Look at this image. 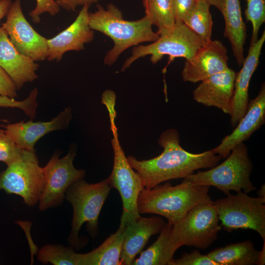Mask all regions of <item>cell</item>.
<instances>
[{
  "label": "cell",
  "mask_w": 265,
  "mask_h": 265,
  "mask_svg": "<svg viewBox=\"0 0 265 265\" xmlns=\"http://www.w3.org/2000/svg\"><path fill=\"white\" fill-rule=\"evenodd\" d=\"M159 144L163 151L154 158L139 160L127 157L132 167L140 176L144 188L150 189L164 182L185 178L198 169L211 168L218 164L219 156L211 150L192 153L180 144V135L175 129L166 130L160 134Z\"/></svg>",
  "instance_id": "cell-1"
},
{
  "label": "cell",
  "mask_w": 265,
  "mask_h": 265,
  "mask_svg": "<svg viewBox=\"0 0 265 265\" xmlns=\"http://www.w3.org/2000/svg\"><path fill=\"white\" fill-rule=\"evenodd\" d=\"M89 26L113 42V48L104 59V64L109 66L127 49L144 42H153L159 38L146 16L135 21L126 20L122 11L113 3L108 4L106 9L98 4L95 12H89Z\"/></svg>",
  "instance_id": "cell-2"
},
{
  "label": "cell",
  "mask_w": 265,
  "mask_h": 265,
  "mask_svg": "<svg viewBox=\"0 0 265 265\" xmlns=\"http://www.w3.org/2000/svg\"><path fill=\"white\" fill-rule=\"evenodd\" d=\"M210 187L183 180L174 186L166 183L143 188L137 199L138 212L162 216L173 225L195 206L213 202L209 194Z\"/></svg>",
  "instance_id": "cell-3"
},
{
  "label": "cell",
  "mask_w": 265,
  "mask_h": 265,
  "mask_svg": "<svg viewBox=\"0 0 265 265\" xmlns=\"http://www.w3.org/2000/svg\"><path fill=\"white\" fill-rule=\"evenodd\" d=\"M227 159L208 170L192 173L184 180L198 185L213 186L226 194L233 190L248 193L255 190L251 180L252 163L243 143L235 146Z\"/></svg>",
  "instance_id": "cell-4"
},
{
  "label": "cell",
  "mask_w": 265,
  "mask_h": 265,
  "mask_svg": "<svg viewBox=\"0 0 265 265\" xmlns=\"http://www.w3.org/2000/svg\"><path fill=\"white\" fill-rule=\"evenodd\" d=\"M157 32L159 38L155 41L132 48L131 55L124 62L121 71H125L135 60L148 55L153 64L157 63L164 55H168L170 60L177 57L189 60L204 45L202 39L184 23L175 24Z\"/></svg>",
  "instance_id": "cell-5"
},
{
  "label": "cell",
  "mask_w": 265,
  "mask_h": 265,
  "mask_svg": "<svg viewBox=\"0 0 265 265\" xmlns=\"http://www.w3.org/2000/svg\"><path fill=\"white\" fill-rule=\"evenodd\" d=\"M111 187L107 179L96 184H88L82 179L73 183L67 189L66 199L73 209L68 238L72 246L79 245L78 234L84 223L92 235L97 233L99 215Z\"/></svg>",
  "instance_id": "cell-6"
},
{
  "label": "cell",
  "mask_w": 265,
  "mask_h": 265,
  "mask_svg": "<svg viewBox=\"0 0 265 265\" xmlns=\"http://www.w3.org/2000/svg\"><path fill=\"white\" fill-rule=\"evenodd\" d=\"M219 222L214 202L197 205L172 225L171 241L177 249L184 245L206 249L217 238Z\"/></svg>",
  "instance_id": "cell-7"
},
{
  "label": "cell",
  "mask_w": 265,
  "mask_h": 265,
  "mask_svg": "<svg viewBox=\"0 0 265 265\" xmlns=\"http://www.w3.org/2000/svg\"><path fill=\"white\" fill-rule=\"evenodd\" d=\"M115 120L110 119L114 158L112 170L107 180L111 187L115 188L120 195L123 208L120 223L126 225L140 216L137 199L144 186L140 176L129 163L121 146Z\"/></svg>",
  "instance_id": "cell-8"
},
{
  "label": "cell",
  "mask_w": 265,
  "mask_h": 265,
  "mask_svg": "<svg viewBox=\"0 0 265 265\" xmlns=\"http://www.w3.org/2000/svg\"><path fill=\"white\" fill-rule=\"evenodd\" d=\"M213 202L225 231L253 230L265 241V198L253 197L241 191Z\"/></svg>",
  "instance_id": "cell-9"
},
{
  "label": "cell",
  "mask_w": 265,
  "mask_h": 265,
  "mask_svg": "<svg viewBox=\"0 0 265 265\" xmlns=\"http://www.w3.org/2000/svg\"><path fill=\"white\" fill-rule=\"evenodd\" d=\"M43 182V169L34 151L24 149L19 158L0 174V189L20 196L30 206L39 201Z\"/></svg>",
  "instance_id": "cell-10"
},
{
  "label": "cell",
  "mask_w": 265,
  "mask_h": 265,
  "mask_svg": "<svg viewBox=\"0 0 265 265\" xmlns=\"http://www.w3.org/2000/svg\"><path fill=\"white\" fill-rule=\"evenodd\" d=\"M76 155L74 148L61 159L58 155L54 154L42 168L43 182L39 199L40 210L44 211L59 204L68 188L73 183L84 177L85 171L77 169L73 165Z\"/></svg>",
  "instance_id": "cell-11"
},
{
  "label": "cell",
  "mask_w": 265,
  "mask_h": 265,
  "mask_svg": "<svg viewBox=\"0 0 265 265\" xmlns=\"http://www.w3.org/2000/svg\"><path fill=\"white\" fill-rule=\"evenodd\" d=\"M2 27L17 50L34 61L47 59V39L32 27L25 17L20 0H15L9 8Z\"/></svg>",
  "instance_id": "cell-12"
},
{
  "label": "cell",
  "mask_w": 265,
  "mask_h": 265,
  "mask_svg": "<svg viewBox=\"0 0 265 265\" xmlns=\"http://www.w3.org/2000/svg\"><path fill=\"white\" fill-rule=\"evenodd\" d=\"M227 50L219 40H211L190 59L186 60L182 72L183 81L196 83L228 69Z\"/></svg>",
  "instance_id": "cell-13"
},
{
  "label": "cell",
  "mask_w": 265,
  "mask_h": 265,
  "mask_svg": "<svg viewBox=\"0 0 265 265\" xmlns=\"http://www.w3.org/2000/svg\"><path fill=\"white\" fill-rule=\"evenodd\" d=\"M89 5L82 6L75 20L55 36L47 39L48 61H59L68 51H80L93 41L94 32L89 26Z\"/></svg>",
  "instance_id": "cell-14"
},
{
  "label": "cell",
  "mask_w": 265,
  "mask_h": 265,
  "mask_svg": "<svg viewBox=\"0 0 265 265\" xmlns=\"http://www.w3.org/2000/svg\"><path fill=\"white\" fill-rule=\"evenodd\" d=\"M265 122V85L263 83L257 96L249 102L247 110L236 128L211 151L221 158H226L235 146L247 139Z\"/></svg>",
  "instance_id": "cell-15"
},
{
  "label": "cell",
  "mask_w": 265,
  "mask_h": 265,
  "mask_svg": "<svg viewBox=\"0 0 265 265\" xmlns=\"http://www.w3.org/2000/svg\"><path fill=\"white\" fill-rule=\"evenodd\" d=\"M236 73L228 68L201 81L193 91V99L230 114Z\"/></svg>",
  "instance_id": "cell-16"
},
{
  "label": "cell",
  "mask_w": 265,
  "mask_h": 265,
  "mask_svg": "<svg viewBox=\"0 0 265 265\" xmlns=\"http://www.w3.org/2000/svg\"><path fill=\"white\" fill-rule=\"evenodd\" d=\"M265 41V32L255 42L250 44L247 56L240 70L236 73L232 101L231 123L233 127L237 125L245 113L249 103L248 88L251 77L259 64L262 49Z\"/></svg>",
  "instance_id": "cell-17"
},
{
  "label": "cell",
  "mask_w": 265,
  "mask_h": 265,
  "mask_svg": "<svg viewBox=\"0 0 265 265\" xmlns=\"http://www.w3.org/2000/svg\"><path fill=\"white\" fill-rule=\"evenodd\" d=\"M72 109L68 106L48 122L31 120L9 124L4 127L5 132L22 149L34 151L36 142L45 134L55 130L66 128L72 118Z\"/></svg>",
  "instance_id": "cell-18"
},
{
  "label": "cell",
  "mask_w": 265,
  "mask_h": 265,
  "mask_svg": "<svg viewBox=\"0 0 265 265\" xmlns=\"http://www.w3.org/2000/svg\"><path fill=\"white\" fill-rule=\"evenodd\" d=\"M166 223L160 216H139L127 224L124 233L120 256L122 265H132L152 236L160 233Z\"/></svg>",
  "instance_id": "cell-19"
},
{
  "label": "cell",
  "mask_w": 265,
  "mask_h": 265,
  "mask_svg": "<svg viewBox=\"0 0 265 265\" xmlns=\"http://www.w3.org/2000/svg\"><path fill=\"white\" fill-rule=\"evenodd\" d=\"M22 54L14 47L2 26H0V66L14 82L17 90L24 84L38 78L36 71L39 65Z\"/></svg>",
  "instance_id": "cell-20"
},
{
  "label": "cell",
  "mask_w": 265,
  "mask_h": 265,
  "mask_svg": "<svg viewBox=\"0 0 265 265\" xmlns=\"http://www.w3.org/2000/svg\"><path fill=\"white\" fill-rule=\"evenodd\" d=\"M221 12L225 22L223 35L229 40L236 60L241 66L245 58L244 46L246 32L239 0H222Z\"/></svg>",
  "instance_id": "cell-21"
},
{
  "label": "cell",
  "mask_w": 265,
  "mask_h": 265,
  "mask_svg": "<svg viewBox=\"0 0 265 265\" xmlns=\"http://www.w3.org/2000/svg\"><path fill=\"white\" fill-rule=\"evenodd\" d=\"M126 225L117 230L97 248L85 254L79 253L78 265H121L120 256Z\"/></svg>",
  "instance_id": "cell-22"
},
{
  "label": "cell",
  "mask_w": 265,
  "mask_h": 265,
  "mask_svg": "<svg viewBox=\"0 0 265 265\" xmlns=\"http://www.w3.org/2000/svg\"><path fill=\"white\" fill-rule=\"evenodd\" d=\"M259 253L253 243L246 240L216 248L207 255L218 265H255Z\"/></svg>",
  "instance_id": "cell-23"
},
{
  "label": "cell",
  "mask_w": 265,
  "mask_h": 265,
  "mask_svg": "<svg viewBox=\"0 0 265 265\" xmlns=\"http://www.w3.org/2000/svg\"><path fill=\"white\" fill-rule=\"evenodd\" d=\"M172 225L167 222L156 241L135 259L133 265H171L177 249L170 238Z\"/></svg>",
  "instance_id": "cell-24"
},
{
  "label": "cell",
  "mask_w": 265,
  "mask_h": 265,
  "mask_svg": "<svg viewBox=\"0 0 265 265\" xmlns=\"http://www.w3.org/2000/svg\"><path fill=\"white\" fill-rule=\"evenodd\" d=\"M210 7L206 0H197L194 9L184 22L202 39L204 45L212 40L213 22Z\"/></svg>",
  "instance_id": "cell-25"
},
{
  "label": "cell",
  "mask_w": 265,
  "mask_h": 265,
  "mask_svg": "<svg viewBox=\"0 0 265 265\" xmlns=\"http://www.w3.org/2000/svg\"><path fill=\"white\" fill-rule=\"evenodd\" d=\"M142 3L145 16L158 30L175 25L172 0H142Z\"/></svg>",
  "instance_id": "cell-26"
},
{
  "label": "cell",
  "mask_w": 265,
  "mask_h": 265,
  "mask_svg": "<svg viewBox=\"0 0 265 265\" xmlns=\"http://www.w3.org/2000/svg\"><path fill=\"white\" fill-rule=\"evenodd\" d=\"M79 253L73 248L59 245L48 244L39 250L37 258L44 264L54 265H78Z\"/></svg>",
  "instance_id": "cell-27"
},
{
  "label": "cell",
  "mask_w": 265,
  "mask_h": 265,
  "mask_svg": "<svg viewBox=\"0 0 265 265\" xmlns=\"http://www.w3.org/2000/svg\"><path fill=\"white\" fill-rule=\"evenodd\" d=\"M245 15L252 26L251 43L258 39L260 27L265 22V0H246Z\"/></svg>",
  "instance_id": "cell-28"
},
{
  "label": "cell",
  "mask_w": 265,
  "mask_h": 265,
  "mask_svg": "<svg viewBox=\"0 0 265 265\" xmlns=\"http://www.w3.org/2000/svg\"><path fill=\"white\" fill-rule=\"evenodd\" d=\"M24 149L20 148L6 132L0 129V161L7 165L21 156Z\"/></svg>",
  "instance_id": "cell-29"
},
{
  "label": "cell",
  "mask_w": 265,
  "mask_h": 265,
  "mask_svg": "<svg viewBox=\"0 0 265 265\" xmlns=\"http://www.w3.org/2000/svg\"><path fill=\"white\" fill-rule=\"evenodd\" d=\"M171 265H218L207 255L202 254L198 250L184 253L181 257L173 260Z\"/></svg>",
  "instance_id": "cell-30"
},
{
  "label": "cell",
  "mask_w": 265,
  "mask_h": 265,
  "mask_svg": "<svg viewBox=\"0 0 265 265\" xmlns=\"http://www.w3.org/2000/svg\"><path fill=\"white\" fill-rule=\"evenodd\" d=\"M35 8L29 13L31 19L35 24L41 22L40 15L45 12L49 13L52 16L57 14L60 7L56 0H36Z\"/></svg>",
  "instance_id": "cell-31"
},
{
  "label": "cell",
  "mask_w": 265,
  "mask_h": 265,
  "mask_svg": "<svg viewBox=\"0 0 265 265\" xmlns=\"http://www.w3.org/2000/svg\"><path fill=\"white\" fill-rule=\"evenodd\" d=\"M175 24L184 23L194 9L197 0H172Z\"/></svg>",
  "instance_id": "cell-32"
},
{
  "label": "cell",
  "mask_w": 265,
  "mask_h": 265,
  "mask_svg": "<svg viewBox=\"0 0 265 265\" xmlns=\"http://www.w3.org/2000/svg\"><path fill=\"white\" fill-rule=\"evenodd\" d=\"M16 86L7 73L0 66V95L14 99L17 97Z\"/></svg>",
  "instance_id": "cell-33"
},
{
  "label": "cell",
  "mask_w": 265,
  "mask_h": 265,
  "mask_svg": "<svg viewBox=\"0 0 265 265\" xmlns=\"http://www.w3.org/2000/svg\"><path fill=\"white\" fill-rule=\"evenodd\" d=\"M100 0H56L60 8L67 11H74L79 6L90 5Z\"/></svg>",
  "instance_id": "cell-34"
},
{
  "label": "cell",
  "mask_w": 265,
  "mask_h": 265,
  "mask_svg": "<svg viewBox=\"0 0 265 265\" xmlns=\"http://www.w3.org/2000/svg\"><path fill=\"white\" fill-rule=\"evenodd\" d=\"M20 106V102L6 96L0 95V106L18 107Z\"/></svg>",
  "instance_id": "cell-35"
},
{
  "label": "cell",
  "mask_w": 265,
  "mask_h": 265,
  "mask_svg": "<svg viewBox=\"0 0 265 265\" xmlns=\"http://www.w3.org/2000/svg\"><path fill=\"white\" fill-rule=\"evenodd\" d=\"M11 4V0H0V20L7 15Z\"/></svg>",
  "instance_id": "cell-36"
},
{
  "label": "cell",
  "mask_w": 265,
  "mask_h": 265,
  "mask_svg": "<svg viewBox=\"0 0 265 265\" xmlns=\"http://www.w3.org/2000/svg\"><path fill=\"white\" fill-rule=\"evenodd\" d=\"M265 263V241H264V245L261 251H260L258 265H264Z\"/></svg>",
  "instance_id": "cell-37"
},
{
  "label": "cell",
  "mask_w": 265,
  "mask_h": 265,
  "mask_svg": "<svg viewBox=\"0 0 265 265\" xmlns=\"http://www.w3.org/2000/svg\"><path fill=\"white\" fill-rule=\"evenodd\" d=\"M210 5H213L220 12L222 8V0H206Z\"/></svg>",
  "instance_id": "cell-38"
},
{
  "label": "cell",
  "mask_w": 265,
  "mask_h": 265,
  "mask_svg": "<svg viewBox=\"0 0 265 265\" xmlns=\"http://www.w3.org/2000/svg\"><path fill=\"white\" fill-rule=\"evenodd\" d=\"M258 197L265 198V186L263 184L257 191Z\"/></svg>",
  "instance_id": "cell-39"
}]
</instances>
